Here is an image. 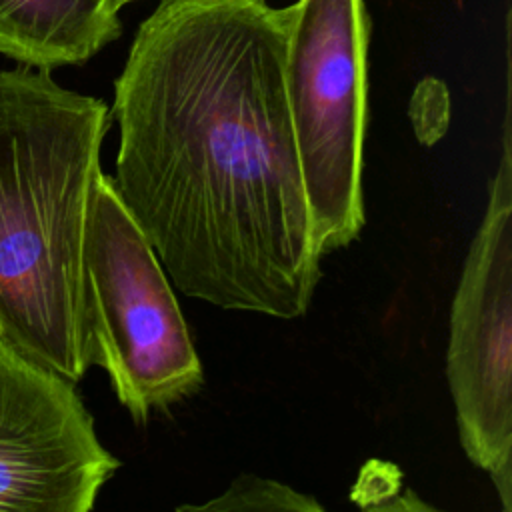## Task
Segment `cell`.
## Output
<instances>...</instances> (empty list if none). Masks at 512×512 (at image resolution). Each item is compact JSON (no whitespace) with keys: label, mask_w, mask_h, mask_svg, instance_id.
<instances>
[{"label":"cell","mask_w":512,"mask_h":512,"mask_svg":"<svg viewBox=\"0 0 512 512\" xmlns=\"http://www.w3.org/2000/svg\"><path fill=\"white\" fill-rule=\"evenodd\" d=\"M116 192L174 286L222 310L302 318L320 282L266 0H160L114 80Z\"/></svg>","instance_id":"obj_1"},{"label":"cell","mask_w":512,"mask_h":512,"mask_svg":"<svg viewBox=\"0 0 512 512\" xmlns=\"http://www.w3.org/2000/svg\"><path fill=\"white\" fill-rule=\"evenodd\" d=\"M110 126L104 100L52 70H0V342L78 384L82 252Z\"/></svg>","instance_id":"obj_2"},{"label":"cell","mask_w":512,"mask_h":512,"mask_svg":"<svg viewBox=\"0 0 512 512\" xmlns=\"http://www.w3.org/2000/svg\"><path fill=\"white\" fill-rule=\"evenodd\" d=\"M82 354L108 374L136 424L204 384L176 294L114 180L98 172L82 252Z\"/></svg>","instance_id":"obj_3"},{"label":"cell","mask_w":512,"mask_h":512,"mask_svg":"<svg viewBox=\"0 0 512 512\" xmlns=\"http://www.w3.org/2000/svg\"><path fill=\"white\" fill-rule=\"evenodd\" d=\"M280 12L286 100L324 258L364 226L370 14L364 0H296Z\"/></svg>","instance_id":"obj_4"},{"label":"cell","mask_w":512,"mask_h":512,"mask_svg":"<svg viewBox=\"0 0 512 512\" xmlns=\"http://www.w3.org/2000/svg\"><path fill=\"white\" fill-rule=\"evenodd\" d=\"M446 378L460 446L512 512V138L510 110L482 222L450 306Z\"/></svg>","instance_id":"obj_5"},{"label":"cell","mask_w":512,"mask_h":512,"mask_svg":"<svg viewBox=\"0 0 512 512\" xmlns=\"http://www.w3.org/2000/svg\"><path fill=\"white\" fill-rule=\"evenodd\" d=\"M120 466L76 384L0 344V512H90Z\"/></svg>","instance_id":"obj_6"},{"label":"cell","mask_w":512,"mask_h":512,"mask_svg":"<svg viewBox=\"0 0 512 512\" xmlns=\"http://www.w3.org/2000/svg\"><path fill=\"white\" fill-rule=\"evenodd\" d=\"M118 12L116 0H0V54L44 70L80 66L120 36Z\"/></svg>","instance_id":"obj_7"},{"label":"cell","mask_w":512,"mask_h":512,"mask_svg":"<svg viewBox=\"0 0 512 512\" xmlns=\"http://www.w3.org/2000/svg\"><path fill=\"white\" fill-rule=\"evenodd\" d=\"M176 510H214V512H234V510H298V512H318L324 510L320 502L312 496L294 490L288 484L260 478L254 474H240L232 480L228 490L214 500L204 504H182Z\"/></svg>","instance_id":"obj_8"},{"label":"cell","mask_w":512,"mask_h":512,"mask_svg":"<svg viewBox=\"0 0 512 512\" xmlns=\"http://www.w3.org/2000/svg\"><path fill=\"white\" fill-rule=\"evenodd\" d=\"M410 118L414 132L422 142L438 140L450 120V98L446 86L436 78H424L410 100Z\"/></svg>","instance_id":"obj_9"},{"label":"cell","mask_w":512,"mask_h":512,"mask_svg":"<svg viewBox=\"0 0 512 512\" xmlns=\"http://www.w3.org/2000/svg\"><path fill=\"white\" fill-rule=\"evenodd\" d=\"M128 2H134V0H116V4H118V6H120V8H122V6H124V4H128Z\"/></svg>","instance_id":"obj_10"},{"label":"cell","mask_w":512,"mask_h":512,"mask_svg":"<svg viewBox=\"0 0 512 512\" xmlns=\"http://www.w3.org/2000/svg\"><path fill=\"white\" fill-rule=\"evenodd\" d=\"M0 344H2V342H0Z\"/></svg>","instance_id":"obj_11"}]
</instances>
